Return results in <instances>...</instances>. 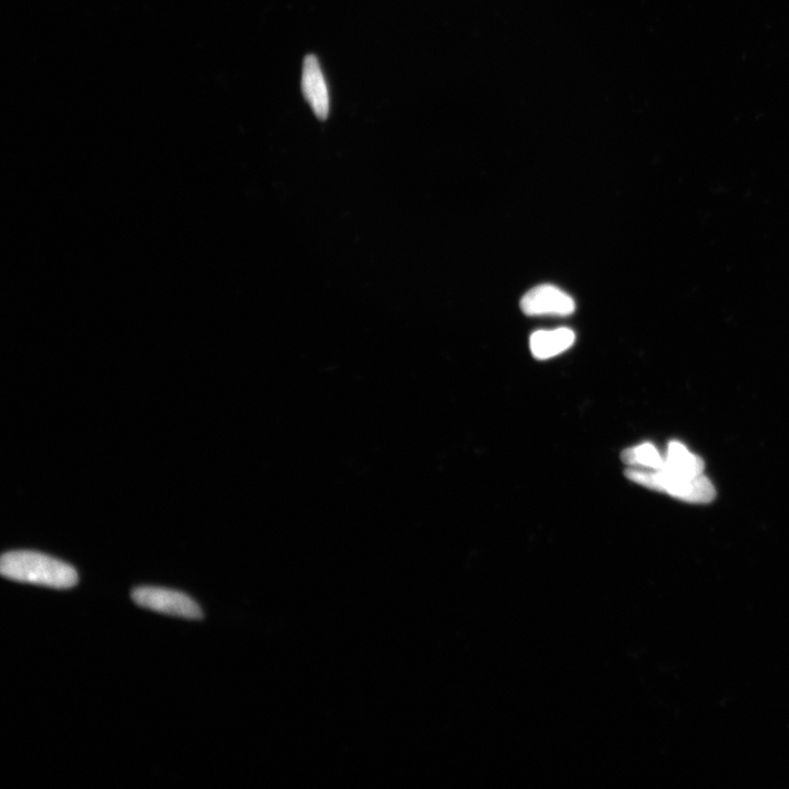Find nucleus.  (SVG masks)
<instances>
[{"label":"nucleus","instance_id":"0eeeda50","mask_svg":"<svg viewBox=\"0 0 789 789\" xmlns=\"http://www.w3.org/2000/svg\"><path fill=\"white\" fill-rule=\"evenodd\" d=\"M665 459L666 464L663 468L673 474L686 478L703 475L704 461L700 456L691 453L678 441L669 443Z\"/></svg>","mask_w":789,"mask_h":789},{"label":"nucleus","instance_id":"423d86ee","mask_svg":"<svg viewBox=\"0 0 789 789\" xmlns=\"http://www.w3.org/2000/svg\"><path fill=\"white\" fill-rule=\"evenodd\" d=\"M575 341L576 335L569 328L539 330L531 336L530 348L534 358L547 360L555 358L573 347Z\"/></svg>","mask_w":789,"mask_h":789},{"label":"nucleus","instance_id":"f03ea898","mask_svg":"<svg viewBox=\"0 0 789 789\" xmlns=\"http://www.w3.org/2000/svg\"><path fill=\"white\" fill-rule=\"evenodd\" d=\"M625 476L635 484L695 505H705L716 497L714 485L704 474L686 478L673 474L665 468L646 470V468L632 467L625 471Z\"/></svg>","mask_w":789,"mask_h":789},{"label":"nucleus","instance_id":"39448f33","mask_svg":"<svg viewBox=\"0 0 789 789\" xmlns=\"http://www.w3.org/2000/svg\"><path fill=\"white\" fill-rule=\"evenodd\" d=\"M303 95L312 107L316 117L326 120L329 114L330 101L326 80L315 55H307L304 60L302 75Z\"/></svg>","mask_w":789,"mask_h":789},{"label":"nucleus","instance_id":"6e6552de","mask_svg":"<svg viewBox=\"0 0 789 789\" xmlns=\"http://www.w3.org/2000/svg\"><path fill=\"white\" fill-rule=\"evenodd\" d=\"M621 457L625 464L646 470H661L666 464L665 456L648 442L624 450Z\"/></svg>","mask_w":789,"mask_h":789},{"label":"nucleus","instance_id":"f257e3e1","mask_svg":"<svg viewBox=\"0 0 789 789\" xmlns=\"http://www.w3.org/2000/svg\"><path fill=\"white\" fill-rule=\"evenodd\" d=\"M0 573L8 579L54 589L77 585L75 568L59 559L30 551H15L0 559Z\"/></svg>","mask_w":789,"mask_h":789},{"label":"nucleus","instance_id":"20e7f679","mask_svg":"<svg viewBox=\"0 0 789 789\" xmlns=\"http://www.w3.org/2000/svg\"><path fill=\"white\" fill-rule=\"evenodd\" d=\"M520 306L529 316H569L576 310L573 297L551 284L539 285L526 293Z\"/></svg>","mask_w":789,"mask_h":789},{"label":"nucleus","instance_id":"7ed1b4c3","mask_svg":"<svg viewBox=\"0 0 789 789\" xmlns=\"http://www.w3.org/2000/svg\"><path fill=\"white\" fill-rule=\"evenodd\" d=\"M133 601L148 610L188 620H201L200 606L186 594L154 587L137 588L132 592Z\"/></svg>","mask_w":789,"mask_h":789}]
</instances>
